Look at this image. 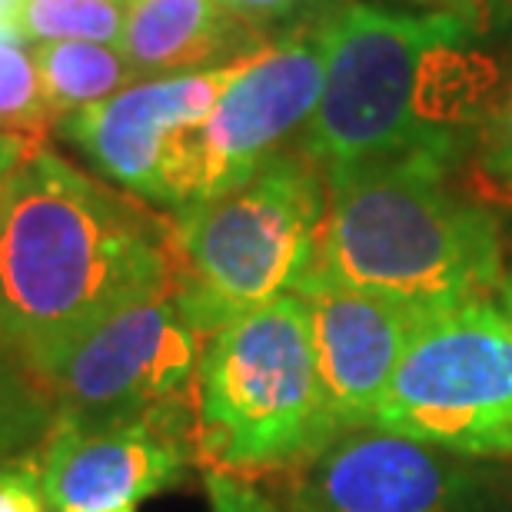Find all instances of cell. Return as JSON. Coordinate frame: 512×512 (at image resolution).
Segmentation results:
<instances>
[{
    "instance_id": "44dd1931",
    "label": "cell",
    "mask_w": 512,
    "mask_h": 512,
    "mask_svg": "<svg viewBox=\"0 0 512 512\" xmlns=\"http://www.w3.org/2000/svg\"><path fill=\"white\" fill-rule=\"evenodd\" d=\"M233 17H240L243 24L253 30L276 27V24H293V20L306 17L310 10L323 7L326 0H220Z\"/></svg>"
},
{
    "instance_id": "e0dca14e",
    "label": "cell",
    "mask_w": 512,
    "mask_h": 512,
    "mask_svg": "<svg viewBox=\"0 0 512 512\" xmlns=\"http://www.w3.org/2000/svg\"><path fill=\"white\" fill-rule=\"evenodd\" d=\"M0 130L44 137L54 130L40 87L37 57L17 24H0Z\"/></svg>"
},
{
    "instance_id": "ba28073f",
    "label": "cell",
    "mask_w": 512,
    "mask_h": 512,
    "mask_svg": "<svg viewBox=\"0 0 512 512\" xmlns=\"http://www.w3.org/2000/svg\"><path fill=\"white\" fill-rule=\"evenodd\" d=\"M203 336L170 290L117 310L64 356L47 380L57 419L100 423L190 403Z\"/></svg>"
},
{
    "instance_id": "8992f818",
    "label": "cell",
    "mask_w": 512,
    "mask_h": 512,
    "mask_svg": "<svg viewBox=\"0 0 512 512\" xmlns=\"http://www.w3.org/2000/svg\"><path fill=\"white\" fill-rule=\"evenodd\" d=\"M373 426L453 456H512V320L503 303L419 316Z\"/></svg>"
},
{
    "instance_id": "4fadbf2b",
    "label": "cell",
    "mask_w": 512,
    "mask_h": 512,
    "mask_svg": "<svg viewBox=\"0 0 512 512\" xmlns=\"http://www.w3.org/2000/svg\"><path fill=\"white\" fill-rule=\"evenodd\" d=\"M270 44L220 0H127L120 54L137 80L233 64Z\"/></svg>"
},
{
    "instance_id": "ffe728a7",
    "label": "cell",
    "mask_w": 512,
    "mask_h": 512,
    "mask_svg": "<svg viewBox=\"0 0 512 512\" xmlns=\"http://www.w3.org/2000/svg\"><path fill=\"white\" fill-rule=\"evenodd\" d=\"M203 483H207L210 512H280L250 479L220 473V469H207Z\"/></svg>"
},
{
    "instance_id": "3957f363",
    "label": "cell",
    "mask_w": 512,
    "mask_h": 512,
    "mask_svg": "<svg viewBox=\"0 0 512 512\" xmlns=\"http://www.w3.org/2000/svg\"><path fill=\"white\" fill-rule=\"evenodd\" d=\"M310 276L413 310L499 300L509 280L503 230L433 163H383L330 183Z\"/></svg>"
},
{
    "instance_id": "d6986e66",
    "label": "cell",
    "mask_w": 512,
    "mask_h": 512,
    "mask_svg": "<svg viewBox=\"0 0 512 512\" xmlns=\"http://www.w3.org/2000/svg\"><path fill=\"white\" fill-rule=\"evenodd\" d=\"M34 456L0 463V512H47Z\"/></svg>"
},
{
    "instance_id": "52a82bcc",
    "label": "cell",
    "mask_w": 512,
    "mask_h": 512,
    "mask_svg": "<svg viewBox=\"0 0 512 512\" xmlns=\"http://www.w3.org/2000/svg\"><path fill=\"white\" fill-rule=\"evenodd\" d=\"M320 90V30H290L256 50L210 117L183 137L170 177V213L250 180L306 130Z\"/></svg>"
},
{
    "instance_id": "8fae6325",
    "label": "cell",
    "mask_w": 512,
    "mask_h": 512,
    "mask_svg": "<svg viewBox=\"0 0 512 512\" xmlns=\"http://www.w3.org/2000/svg\"><path fill=\"white\" fill-rule=\"evenodd\" d=\"M290 476V512H473L479 493L459 456L373 423L333 433Z\"/></svg>"
},
{
    "instance_id": "603a6c76",
    "label": "cell",
    "mask_w": 512,
    "mask_h": 512,
    "mask_svg": "<svg viewBox=\"0 0 512 512\" xmlns=\"http://www.w3.org/2000/svg\"><path fill=\"white\" fill-rule=\"evenodd\" d=\"M419 7L433 10H459V14H473L483 24H496V20L512 17V0H409Z\"/></svg>"
},
{
    "instance_id": "9a60e30c",
    "label": "cell",
    "mask_w": 512,
    "mask_h": 512,
    "mask_svg": "<svg viewBox=\"0 0 512 512\" xmlns=\"http://www.w3.org/2000/svg\"><path fill=\"white\" fill-rule=\"evenodd\" d=\"M50 386L0 340V463L34 456L54 429Z\"/></svg>"
},
{
    "instance_id": "277c9868",
    "label": "cell",
    "mask_w": 512,
    "mask_h": 512,
    "mask_svg": "<svg viewBox=\"0 0 512 512\" xmlns=\"http://www.w3.org/2000/svg\"><path fill=\"white\" fill-rule=\"evenodd\" d=\"M330 183L303 147L273 153L250 180L170 213V293L203 340L296 293L313 273Z\"/></svg>"
},
{
    "instance_id": "ac0fdd59",
    "label": "cell",
    "mask_w": 512,
    "mask_h": 512,
    "mask_svg": "<svg viewBox=\"0 0 512 512\" xmlns=\"http://www.w3.org/2000/svg\"><path fill=\"white\" fill-rule=\"evenodd\" d=\"M473 170L479 180V203L512 207V87L489 107L473 140Z\"/></svg>"
},
{
    "instance_id": "30bf717a",
    "label": "cell",
    "mask_w": 512,
    "mask_h": 512,
    "mask_svg": "<svg viewBox=\"0 0 512 512\" xmlns=\"http://www.w3.org/2000/svg\"><path fill=\"white\" fill-rule=\"evenodd\" d=\"M250 57L207 70L137 80L104 104L64 117L54 130L114 187L150 207L170 210L173 160L183 137L210 117L220 94Z\"/></svg>"
},
{
    "instance_id": "6da1fadb",
    "label": "cell",
    "mask_w": 512,
    "mask_h": 512,
    "mask_svg": "<svg viewBox=\"0 0 512 512\" xmlns=\"http://www.w3.org/2000/svg\"><path fill=\"white\" fill-rule=\"evenodd\" d=\"M483 27L459 10H330L316 27L323 90L303 130V150L326 183L383 163L453 173L493 107L496 70L473 50Z\"/></svg>"
},
{
    "instance_id": "5bb4252c",
    "label": "cell",
    "mask_w": 512,
    "mask_h": 512,
    "mask_svg": "<svg viewBox=\"0 0 512 512\" xmlns=\"http://www.w3.org/2000/svg\"><path fill=\"white\" fill-rule=\"evenodd\" d=\"M34 57L54 127L64 117L104 104L124 87L137 84V74L114 44L54 40V44H37Z\"/></svg>"
},
{
    "instance_id": "d4e9b609",
    "label": "cell",
    "mask_w": 512,
    "mask_h": 512,
    "mask_svg": "<svg viewBox=\"0 0 512 512\" xmlns=\"http://www.w3.org/2000/svg\"><path fill=\"white\" fill-rule=\"evenodd\" d=\"M499 303H503V310H506V316L512 320V276L503 283V290H499Z\"/></svg>"
},
{
    "instance_id": "5b68a950",
    "label": "cell",
    "mask_w": 512,
    "mask_h": 512,
    "mask_svg": "<svg viewBox=\"0 0 512 512\" xmlns=\"http://www.w3.org/2000/svg\"><path fill=\"white\" fill-rule=\"evenodd\" d=\"M193 429L207 469L250 483L290 476L336 433L300 293L243 313L203 340Z\"/></svg>"
},
{
    "instance_id": "7a4b0ae2",
    "label": "cell",
    "mask_w": 512,
    "mask_h": 512,
    "mask_svg": "<svg viewBox=\"0 0 512 512\" xmlns=\"http://www.w3.org/2000/svg\"><path fill=\"white\" fill-rule=\"evenodd\" d=\"M170 270V217L40 143L0 213V340L47 383L90 330L170 290Z\"/></svg>"
},
{
    "instance_id": "cb8c5ba5",
    "label": "cell",
    "mask_w": 512,
    "mask_h": 512,
    "mask_svg": "<svg viewBox=\"0 0 512 512\" xmlns=\"http://www.w3.org/2000/svg\"><path fill=\"white\" fill-rule=\"evenodd\" d=\"M24 0H0V24H14Z\"/></svg>"
},
{
    "instance_id": "9c48e42d",
    "label": "cell",
    "mask_w": 512,
    "mask_h": 512,
    "mask_svg": "<svg viewBox=\"0 0 512 512\" xmlns=\"http://www.w3.org/2000/svg\"><path fill=\"white\" fill-rule=\"evenodd\" d=\"M190 403L54 429L34 453L50 512H117L177 486L197 463Z\"/></svg>"
},
{
    "instance_id": "4316f807",
    "label": "cell",
    "mask_w": 512,
    "mask_h": 512,
    "mask_svg": "<svg viewBox=\"0 0 512 512\" xmlns=\"http://www.w3.org/2000/svg\"><path fill=\"white\" fill-rule=\"evenodd\" d=\"M509 270H512V266H509Z\"/></svg>"
},
{
    "instance_id": "2e32d148",
    "label": "cell",
    "mask_w": 512,
    "mask_h": 512,
    "mask_svg": "<svg viewBox=\"0 0 512 512\" xmlns=\"http://www.w3.org/2000/svg\"><path fill=\"white\" fill-rule=\"evenodd\" d=\"M127 0H24L17 30L30 44L54 40H90V44H120Z\"/></svg>"
},
{
    "instance_id": "484cf974",
    "label": "cell",
    "mask_w": 512,
    "mask_h": 512,
    "mask_svg": "<svg viewBox=\"0 0 512 512\" xmlns=\"http://www.w3.org/2000/svg\"><path fill=\"white\" fill-rule=\"evenodd\" d=\"M117 512H133V509H117Z\"/></svg>"
},
{
    "instance_id": "7402d4cb",
    "label": "cell",
    "mask_w": 512,
    "mask_h": 512,
    "mask_svg": "<svg viewBox=\"0 0 512 512\" xmlns=\"http://www.w3.org/2000/svg\"><path fill=\"white\" fill-rule=\"evenodd\" d=\"M40 143H47L44 137H30V133H7L0 130V213H4V203L10 197V187H14V177L20 167L30 160Z\"/></svg>"
},
{
    "instance_id": "7c38bea8",
    "label": "cell",
    "mask_w": 512,
    "mask_h": 512,
    "mask_svg": "<svg viewBox=\"0 0 512 512\" xmlns=\"http://www.w3.org/2000/svg\"><path fill=\"white\" fill-rule=\"evenodd\" d=\"M296 293L310 310L316 373L336 433L373 423L423 310L323 276H306Z\"/></svg>"
}]
</instances>
